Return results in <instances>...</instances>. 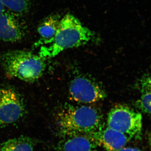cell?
<instances>
[{
    "label": "cell",
    "instance_id": "cell-4",
    "mask_svg": "<svg viewBox=\"0 0 151 151\" xmlns=\"http://www.w3.org/2000/svg\"><path fill=\"white\" fill-rule=\"evenodd\" d=\"M107 126L123 133L130 139H139L142 135V116L127 105H116L108 113Z\"/></svg>",
    "mask_w": 151,
    "mask_h": 151
},
{
    "label": "cell",
    "instance_id": "cell-6",
    "mask_svg": "<svg viewBox=\"0 0 151 151\" xmlns=\"http://www.w3.org/2000/svg\"><path fill=\"white\" fill-rule=\"evenodd\" d=\"M24 111L23 103L16 92L10 89H0V127L19 121Z\"/></svg>",
    "mask_w": 151,
    "mask_h": 151
},
{
    "label": "cell",
    "instance_id": "cell-13",
    "mask_svg": "<svg viewBox=\"0 0 151 151\" xmlns=\"http://www.w3.org/2000/svg\"><path fill=\"white\" fill-rule=\"evenodd\" d=\"M142 94L140 98L135 102V107L142 113L151 116V92Z\"/></svg>",
    "mask_w": 151,
    "mask_h": 151
},
{
    "label": "cell",
    "instance_id": "cell-12",
    "mask_svg": "<svg viewBox=\"0 0 151 151\" xmlns=\"http://www.w3.org/2000/svg\"><path fill=\"white\" fill-rule=\"evenodd\" d=\"M4 6L17 14L27 12L29 7V0H1Z\"/></svg>",
    "mask_w": 151,
    "mask_h": 151
},
{
    "label": "cell",
    "instance_id": "cell-10",
    "mask_svg": "<svg viewBox=\"0 0 151 151\" xmlns=\"http://www.w3.org/2000/svg\"><path fill=\"white\" fill-rule=\"evenodd\" d=\"M61 151H97L96 145L86 135L70 136L61 144Z\"/></svg>",
    "mask_w": 151,
    "mask_h": 151
},
{
    "label": "cell",
    "instance_id": "cell-2",
    "mask_svg": "<svg viewBox=\"0 0 151 151\" xmlns=\"http://www.w3.org/2000/svg\"><path fill=\"white\" fill-rule=\"evenodd\" d=\"M57 121L60 133L70 137L88 136L104 126L101 112L87 105H65L58 113Z\"/></svg>",
    "mask_w": 151,
    "mask_h": 151
},
{
    "label": "cell",
    "instance_id": "cell-17",
    "mask_svg": "<svg viewBox=\"0 0 151 151\" xmlns=\"http://www.w3.org/2000/svg\"><path fill=\"white\" fill-rule=\"evenodd\" d=\"M148 142L149 145H150V151H151V136L150 135L148 134Z\"/></svg>",
    "mask_w": 151,
    "mask_h": 151
},
{
    "label": "cell",
    "instance_id": "cell-1",
    "mask_svg": "<svg viewBox=\"0 0 151 151\" xmlns=\"http://www.w3.org/2000/svg\"><path fill=\"white\" fill-rule=\"evenodd\" d=\"M94 36V32L83 25L77 18L67 14L60 20L51 43L42 47L39 55L45 58L54 57L65 50L85 45Z\"/></svg>",
    "mask_w": 151,
    "mask_h": 151
},
{
    "label": "cell",
    "instance_id": "cell-16",
    "mask_svg": "<svg viewBox=\"0 0 151 151\" xmlns=\"http://www.w3.org/2000/svg\"><path fill=\"white\" fill-rule=\"evenodd\" d=\"M5 12V6L2 3L1 0H0V16Z\"/></svg>",
    "mask_w": 151,
    "mask_h": 151
},
{
    "label": "cell",
    "instance_id": "cell-7",
    "mask_svg": "<svg viewBox=\"0 0 151 151\" xmlns=\"http://www.w3.org/2000/svg\"><path fill=\"white\" fill-rule=\"evenodd\" d=\"M95 145L108 151H117L124 147L130 140L123 133L110 127L103 126L97 131L88 135Z\"/></svg>",
    "mask_w": 151,
    "mask_h": 151
},
{
    "label": "cell",
    "instance_id": "cell-5",
    "mask_svg": "<svg viewBox=\"0 0 151 151\" xmlns=\"http://www.w3.org/2000/svg\"><path fill=\"white\" fill-rule=\"evenodd\" d=\"M69 92L73 100L86 104L104 100L107 96L106 91L100 84L84 76H76L71 80Z\"/></svg>",
    "mask_w": 151,
    "mask_h": 151
},
{
    "label": "cell",
    "instance_id": "cell-8",
    "mask_svg": "<svg viewBox=\"0 0 151 151\" xmlns=\"http://www.w3.org/2000/svg\"><path fill=\"white\" fill-rule=\"evenodd\" d=\"M26 27L17 15L4 12L0 16V40L6 42H14L25 36Z\"/></svg>",
    "mask_w": 151,
    "mask_h": 151
},
{
    "label": "cell",
    "instance_id": "cell-14",
    "mask_svg": "<svg viewBox=\"0 0 151 151\" xmlns=\"http://www.w3.org/2000/svg\"><path fill=\"white\" fill-rule=\"evenodd\" d=\"M137 87L142 94L151 92V74H146L139 79Z\"/></svg>",
    "mask_w": 151,
    "mask_h": 151
},
{
    "label": "cell",
    "instance_id": "cell-15",
    "mask_svg": "<svg viewBox=\"0 0 151 151\" xmlns=\"http://www.w3.org/2000/svg\"><path fill=\"white\" fill-rule=\"evenodd\" d=\"M117 151H142L139 149L137 147H124L118 150Z\"/></svg>",
    "mask_w": 151,
    "mask_h": 151
},
{
    "label": "cell",
    "instance_id": "cell-9",
    "mask_svg": "<svg viewBox=\"0 0 151 151\" xmlns=\"http://www.w3.org/2000/svg\"><path fill=\"white\" fill-rule=\"evenodd\" d=\"M61 19L59 15H51L41 23L38 27L37 31L41 38L37 44V46L51 43L56 34Z\"/></svg>",
    "mask_w": 151,
    "mask_h": 151
},
{
    "label": "cell",
    "instance_id": "cell-3",
    "mask_svg": "<svg viewBox=\"0 0 151 151\" xmlns=\"http://www.w3.org/2000/svg\"><path fill=\"white\" fill-rule=\"evenodd\" d=\"M45 58L31 52L12 50L0 54V64L7 76L28 82L39 79L46 68Z\"/></svg>",
    "mask_w": 151,
    "mask_h": 151
},
{
    "label": "cell",
    "instance_id": "cell-11",
    "mask_svg": "<svg viewBox=\"0 0 151 151\" xmlns=\"http://www.w3.org/2000/svg\"><path fill=\"white\" fill-rule=\"evenodd\" d=\"M35 142L32 138L22 136L0 144V151H33Z\"/></svg>",
    "mask_w": 151,
    "mask_h": 151
}]
</instances>
